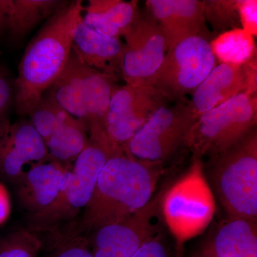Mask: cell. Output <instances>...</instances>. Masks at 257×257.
Wrapping results in <instances>:
<instances>
[{"instance_id": "cell-1", "label": "cell", "mask_w": 257, "mask_h": 257, "mask_svg": "<svg viewBox=\"0 0 257 257\" xmlns=\"http://www.w3.org/2000/svg\"><path fill=\"white\" fill-rule=\"evenodd\" d=\"M84 8L81 0L64 2L28 44L14 82L18 114H31L43 94L63 72Z\"/></svg>"}, {"instance_id": "cell-2", "label": "cell", "mask_w": 257, "mask_h": 257, "mask_svg": "<svg viewBox=\"0 0 257 257\" xmlns=\"http://www.w3.org/2000/svg\"><path fill=\"white\" fill-rule=\"evenodd\" d=\"M165 173L163 164L138 160L124 149L113 152L101 169L81 229L87 232L124 220L151 200Z\"/></svg>"}, {"instance_id": "cell-3", "label": "cell", "mask_w": 257, "mask_h": 257, "mask_svg": "<svg viewBox=\"0 0 257 257\" xmlns=\"http://www.w3.org/2000/svg\"><path fill=\"white\" fill-rule=\"evenodd\" d=\"M204 172L229 217L257 219V130L234 146L208 157Z\"/></svg>"}, {"instance_id": "cell-4", "label": "cell", "mask_w": 257, "mask_h": 257, "mask_svg": "<svg viewBox=\"0 0 257 257\" xmlns=\"http://www.w3.org/2000/svg\"><path fill=\"white\" fill-rule=\"evenodd\" d=\"M204 165L201 159L194 157L189 170L161 198L163 222L179 247L202 234L215 214L216 198Z\"/></svg>"}, {"instance_id": "cell-5", "label": "cell", "mask_w": 257, "mask_h": 257, "mask_svg": "<svg viewBox=\"0 0 257 257\" xmlns=\"http://www.w3.org/2000/svg\"><path fill=\"white\" fill-rule=\"evenodd\" d=\"M112 154L104 144L89 138L87 146L64 176L58 195L48 207L28 215V229L34 232L53 229L84 209L95 189L98 177Z\"/></svg>"}, {"instance_id": "cell-6", "label": "cell", "mask_w": 257, "mask_h": 257, "mask_svg": "<svg viewBox=\"0 0 257 257\" xmlns=\"http://www.w3.org/2000/svg\"><path fill=\"white\" fill-rule=\"evenodd\" d=\"M256 94L243 92L198 116L186 143L195 158L224 152L256 128Z\"/></svg>"}, {"instance_id": "cell-7", "label": "cell", "mask_w": 257, "mask_h": 257, "mask_svg": "<svg viewBox=\"0 0 257 257\" xmlns=\"http://www.w3.org/2000/svg\"><path fill=\"white\" fill-rule=\"evenodd\" d=\"M214 37L205 32L169 47L148 84L161 91L170 101L184 100L186 96L192 94L217 64L211 47Z\"/></svg>"}, {"instance_id": "cell-8", "label": "cell", "mask_w": 257, "mask_h": 257, "mask_svg": "<svg viewBox=\"0 0 257 257\" xmlns=\"http://www.w3.org/2000/svg\"><path fill=\"white\" fill-rule=\"evenodd\" d=\"M197 119L186 99L164 106L125 145V151L138 160L164 164L186 147Z\"/></svg>"}, {"instance_id": "cell-9", "label": "cell", "mask_w": 257, "mask_h": 257, "mask_svg": "<svg viewBox=\"0 0 257 257\" xmlns=\"http://www.w3.org/2000/svg\"><path fill=\"white\" fill-rule=\"evenodd\" d=\"M171 101L150 84H125L115 89L105 119V133L111 151L125 145L157 111Z\"/></svg>"}, {"instance_id": "cell-10", "label": "cell", "mask_w": 257, "mask_h": 257, "mask_svg": "<svg viewBox=\"0 0 257 257\" xmlns=\"http://www.w3.org/2000/svg\"><path fill=\"white\" fill-rule=\"evenodd\" d=\"M163 192L120 222L106 225L93 232L89 240L94 257H132L144 244L162 233L160 202Z\"/></svg>"}, {"instance_id": "cell-11", "label": "cell", "mask_w": 257, "mask_h": 257, "mask_svg": "<svg viewBox=\"0 0 257 257\" xmlns=\"http://www.w3.org/2000/svg\"><path fill=\"white\" fill-rule=\"evenodd\" d=\"M123 37L122 79L130 85L148 84L168 50L163 32L148 15H140Z\"/></svg>"}, {"instance_id": "cell-12", "label": "cell", "mask_w": 257, "mask_h": 257, "mask_svg": "<svg viewBox=\"0 0 257 257\" xmlns=\"http://www.w3.org/2000/svg\"><path fill=\"white\" fill-rule=\"evenodd\" d=\"M256 94V59L242 66L219 63L192 93L189 101L197 116L243 92Z\"/></svg>"}, {"instance_id": "cell-13", "label": "cell", "mask_w": 257, "mask_h": 257, "mask_svg": "<svg viewBox=\"0 0 257 257\" xmlns=\"http://www.w3.org/2000/svg\"><path fill=\"white\" fill-rule=\"evenodd\" d=\"M51 160L43 139L30 121L10 124L0 137V177L16 184L32 166Z\"/></svg>"}, {"instance_id": "cell-14", "label": "cell", "mask_w": 257, "mask_h": 257, "mask_svg": "<svg viewBox=\"0 0 257 257\" xmlns=\"http://www.w3.org/2000/svg\"><path fill=\"white\" fill-rule=\"evenodd\" d=\"M147 15L163 32L167 47L208 32L200 0H147Z\"/></svg>"}, {"instance_id": "cell-15", "label": "cell", "mask_w": 257, "mask_h": 257, "mask_svg": "<svg viewBox=\"0 0 257 257\" xmlns=\"http://www.w3.org/2000/svg\"><path fill=\"white\" fill-rule=\"evenodd\" d=\"M70 164L49 160L37 164L16 184L19 204L28 215L37 214L53 202Z\"/></svg>"}, {"instance_id": "cell-16", "label": "cell", "mask_w": 257, "mask_h": 257, "mask_svg": "<svg viewBox=\"0 0 257 257\" xmlns=\"http://www.w3.org/2000/svg\"><path fill=\"white\" fill-rule=\"evenodd\" d=\"M72 47L88 67L116 81L122 78L125 44L121 38L105 36L94 31L83 23L82 16L74 31Z\"/></svg>"}, {"instance_id": "cell-17", "label": "cell", "mask_w": 257, "mask_h": 257, "mask_svg": "<svg viewBox=\"0 0 257 257\" xmlns=\"http://www.w3.org/2000/svg\"><path fill=\"white\" fill-rule=\"evenodd\" d=\"M198 256L257 257V219L228 218L206 239Z\"/></svg>"}, {"instance_id": "cell-18", "label": "cell", "mask_w": 257, "mask_h": 257, "mask_svg": "<svg viewBox=\"0 0 257 257\" xmlns=\"http://www.w3.org/2000/svg\"><path fill=\"white\" fill-rule=\"evenodd\" d=\"M140 15L135 0H90L84 8L82 21L101 35L121 38Z\"/></svg>"}, {"instance_id": "cell-19", "label": "cell", "mask_w": 257, "mask_h": 257, "mask_svg": "<svg viewBox=\"0 0 257 257\" xmlns=\"http://www.w3.org/2000/svg\"><path fill=\"white\" fill-rule=\"evenodd\" d=\"M84 68V62L72 47L68 63L47 91L68 114L86 121Z\"/></svg>"}, {"instance_id": "cell-20", "label": "cell", "mask_w": 257, "mask_h": 257, "mask_svg": "<svg viewBox=\"0 0 257 257\" xmlns=\"http://www.w3.org/2000/svg\"><path fill=\"white\" fill-rule=\"evenodd\" d=\"M89 142V128L84 120L68 114L45 143L51 160L71 164Z\"/></svg>"}, {"instance_id": "cell-21", "label": "cell", "mask_w": 257, "mask_h": 257, "mask_svg": "<svg viewBox=\"0 0 257 257\" xmlns=\"http://www.w3.org/2000/svg\"><path fill=\"white\" fill-rule=\"evenodd\" d=\"M64 3L60 0H12L10 37L16 41L21 40L39 23L50 18Z\"/></svg>"}, {"instance_id": "cell-22", "label": "cell", "mask_w": 257, "mask_h": 257, "mask_svg": "<svg viewBox=\"0 0 257 257\" xmlns=\"http://www.w3.org/2000/svg\"><path fill=\"white\" fill-rule=\"evenodd\" d=\"M211 47L216 60L220 63L242 66L256 58L254 37L242 28L216 35L211 40Z\"/></svg>"}, {"instance_id": "cell-23", "label": "cell", "mask_w": 257, "mask_h": 257, "mask_svg": "<svg viewBox=\"0 0 257 257\" xmlns=\"http://www.w3.org/2000/svg\"><path fill=\"white\" fill-rule=\"evenodd\" d=\"M68 114L47 91L29 116L30 123L46 143Z\"/></svg>"}, {"instance_id": "cell-24", "label": "cell", "mask_w": 257, "mask_h": 257, "mask_svg": "<svg viewBox=\"0 0 257 257\" xmlns=\"http://www.w3.org/2000/svg\"><path fill=\"white\" fill-rule=\"evenodd\" d=\"M43 243L36 233L18 229L0 238V257H40Z\"/></svg>"}, {"instance_id": "cell-25", "label": "cell", "mask_w": 257, "mask_h": 257, "mask_svg": "<svg viewBox=\"0 0 257 257\" xmlns=\"http://www.w3.org/2000/svg\"><path fill=\"white\" fill-rule=\"evenodd\" d=\"M205 21L216 34L241 28L238 13L237 0H203Z\"/></svg>"}, {"instance_id": "cell-26", "label": "cell", "mask_w": 257, "mask_h": 257, "mask_svg": "<svg viewBox=\"0 0 257 257\" xmlns=\"http://www.w3.org/2000/svg\"><path fill=\"white\" fill-rule=\"evenodd\" d=\"M49 249L48 257H94L89 240L77 234L55 239Z\"/></svg>"}, {"instance_id": "cell-27", "label": "cell", "mask_w": 257, "mask_h": 257, "mask_svg": "<svg viewBox=\"0 0 257 257\" xmlns=\"http://www.w3.org/2000/svg\"><path fill=\"white\" fill-rule=\"evenodd\" d=\"M15 106V85L6 69L0 66V137L10 127V114Z\"/></svg>"}, {"instance_id": "cell-28", "label": "cell", "mask_w": 257, "mask_h": 257, "mask_svg": "<svg viewBox=\"0 0 257 257\" xmlns=\"http://www.w3.org/2000/svg\"><path fill=\"white\" fill-rule=\"evenodd\" d=\"M180 248L175 250L169 244L163 233L139 248L132 257H180Z\"/></svg>"}, {"instance_id": "cell-29", "label": "cell", "mask_w": 257, "mask_h": 257, "mask_svg": "<svg viewBox=\"0 0 257 257\" xmlns=\"http://www.w3.org/2000/svg\"><path fill=\"white\" fill-rule=\"evenodd\" d=\"M241 28L253 37L257 34L256 0H237Z\"/></svg>"}, {"instance_id": "cell-30", "label": "cell", "mask_w": 257, "mask_h": 257, "mask_svg": "<svg viewBox=\"0 0 257 257\" xmlns=\"http://www.w3.org/2000/svg\"><path fill=\"white\" fill-rule=\"evenodd\" d=\"M11 209L10 193L4 184L0 182V226L8 220Z\"/></svg>"}, {"instance_id": "cell-31", "label": "cell", "mask_w": 257, "mask_h": 257, "mask_svg": "<svg viewBox=\"0 0 257 257\" xmlns=\"http://www.w3.org/2000/svg\"><path fill=\"white\" fill-rule=\"evenodd\" d=\"M12 8V0H0V35L9 31Z\"/></svg>"}, {"instance_id": "cell-32", "label": "cell", "mask_w": 257, "mask_h": 257, "mask_svg": "<svg viewBox=\"0 0 257 257\" xmlns=\"http://www.w3.org/2000/svg\"><path fill=\"white\" fill-rule=\"evenodd\" d=\"M197 257H204V256H197Z\"/></svg>"}]
</instances>
